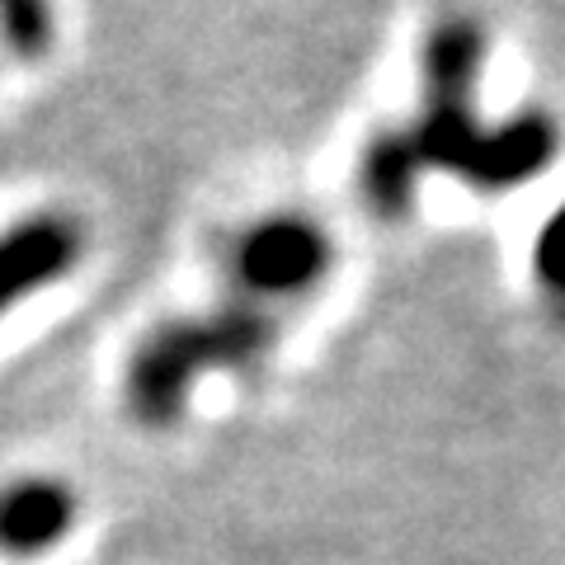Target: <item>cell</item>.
<instances>
[{"mask_svg":"<svg viewBox=\"0 0 565 565\" xmlns=\"http://www.w3.org/2000/svg\"><path fill=\"white\" fill-rule=\"evenodd\" d=\"M481 62V39L471 29H444L429 52L434 104L429 118L411 137L382 141L367 156V193L373 203H401L415 189V174L424 166H452L476 184H514L533 174L552 156V128L537 118L504 122L494 132H481L471 122V71Z\"/></svg>","mask_w":565,"mask_h":565,"instance_id":"6da1fadb","label":"cell"},{"mask_svg":"<svg viewBox=\"0 0 565 565\" xmlns=\"http://www.w3.org/2000/svg\"><path fill=\"white\" fill-rule=\"evenodd\" d=\"M269 344H274V321L255 302L184 316V321L151 330L128 359L132 415L151 424V429H166V424L184 415V401L207 373L250 367Z\"/></svg>","mask_w":565,"mask_h":565,"instance_id":"7a4b0ae2","label":"cell"},{"mask_svg":"<svg viewBox=\"0 0 565 565\" xmlns=\"http://www.w3.org/2000/svg\"><path fill=\"white\" fill-rule=\"evenodd\" d=\"M330 269V241L307 217H264L232 245V274L259 302L307 292Z\"/></svg>","mask_w":565,"mask_h":565,"instance_id":"3957f363","label":"cell"},{"mask_svg":"<svg viewBox=\"0 0 565 565\" xmlns=\"http://www.w3.org/2000/svg\"><path fill=\"white\" fill-rule=\"evenodd\" d=\"M81 259V226L62 212H33L0 232V316L62 282Z\"/></svg>","mask_w":565,"mask_h":565,"instance_id":"277c9868","label":"cell"},{"mask_svg":"<svg viewBox=\"0 0 565 565\" xmlns=\"http://www.w3.org/2000/svg\"><path fill=\"white\" fill-rule=\"evenodd\" d=\"M76 519V500L62 481H14L0 490V552L10 556H39L66 537Z\"/></svg>","mask_w":565,"mask_h":565,"instance_id":"5b68a950","label":"cell"},{"mask_svg":"<svg viewBox=\"0 0 565 565\" xmlns=\"http://www.w3.org/2000/svg\"><path fill=\"white\" fill-rule=\"evenodd\" d=\"M52 39H57V10H52V0H0V47L14 62L47 57Z\"/></svg>","mask_w":565,"mask_h":565,"instance_id":"8992f818","label":"cell"},{"mask_svg":"<svg viewBox=\"0 0 565 565\" xmlns=\"http://www.w3.org/2000/svg\"><path fill=\"white\" fill-rule=\"evenodd\" d=\"M537 259H542V274L556 282V288H565V207L552 217V226H546V236L537 245Z\"/></svg>","mask_w":565,"mask_h":565,"instance_id":"52a82bcc","label":"cell"}]
</instances>
